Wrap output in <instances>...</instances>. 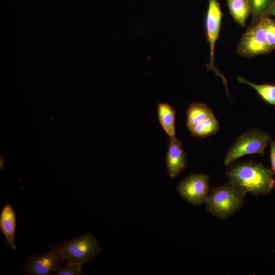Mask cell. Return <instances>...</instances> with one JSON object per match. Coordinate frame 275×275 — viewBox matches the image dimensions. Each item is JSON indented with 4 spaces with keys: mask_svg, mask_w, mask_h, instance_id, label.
<instances>
[{
    "mask_svg": "<svg viewBox=\"0 0 275 275\" xmlns=\"http://www.w3.org/2000/svg\"><path fill=\"white\" fill-rule=\"evenodd\" d=\"M226 174L229 182L254 196L268 194L275 188L273 171L255 161L235 163Z\"/></svg>",
    "mask_w": 275,
    "mask_h": 275,
    "instance_id": "1",
    "label": "cell"
},
{
    "mask_svg": "<svg viewBox=\"0 0 275 275\" xmlns=\"http://www.w3.org/2000/svg\"><path fill=\"white\" fill-rule=\"evenodd\" d=\"M247 193L228 182L213 188L206 201L207 210L217 218L225 220L243 206Z\"/></svg>",
    "mask_w": 275,
    "mask_h": 275,
    "instance_id": "2",
    "label": "cell"
},
{
    "mask_svg": "<svg viewBox=\"0 0 275 275\" xmlns=\"http://www.w3.org/2000/svg\"><path fill=\"white\" fill-rule=\"evenodd\" d=\"M49 247L59 250L64 261L82 264L91 261L101 251L97 239L90 233Z\"/></svg>",
    "mask_w": 275,
    "mask_h": 275,
    "instance_id": "3",
    "label": "cell"
},
{
    "mask_svg": "<svg viewBox=\"0 0 275 275\" xmlns=\"http://www.w3.org/2000/svg\"><path fill=\"white\" fill-rule=\"evenodd\" d=\"M271 141L270 134L260 129H248L237 138L229 149L224 164L229 167L238 158L245 155L258 154L263 156L265 149Z\"/></svg>",
    "mask_w": 275,
    "mask_h": 275,
    "instance_id": "4",
    "label": "cell"
},
{
    "mask_svg": "<svg viewBox=\"0 0 275 275\" xmlns=\"http://www.w3.org/2000/svg\"><path fill=\"white\" fill-rule=\"evenodd\" d=\"M186 113V126L193 136L204 138L219 130V123L212 109L206 104L193 102L188 107Z\"/></svg>",
    "mask_w": 275,
    "mask_h": 275,
    "instance_id": "5",
    "label": "cell"
},
{
    "mask_svg": "<svg viewBox=\"0 0 275 275\" xmlns=\"http://www.w3.org/2000/svg\"><path fill=\"white\" fill-rule=\"evenodd\" d=\"M208 8L205 17V28L207 40L210 47V62L208 64H206V71L212 70L217 76L221 78L227 94L229 96L227 81L224 75L214 65L215 46L216 40L219 38L223 13L217 0H208Z\"/></svg>",
    "mask_w": 275,
    "mask_h": 275,
    "instance_id": "6",
    "label": "cell"
},
{
    "mask_svg": "<svg viewBox=\"0 0 275 275\" xmlns=\"http://www.w3.org/2000/svg\"><path fill=\"white\" fill-rule=\"evenodd\" d=\"M236 51L239 56L244 58H253L271 52L267 46L265 31L261 19L250 24L243 34Z\"/></svg>",
    "mask_w": 275,
    "mask_h": 275,
    "instance_id": "7",
    "label": "cell"
},
{
    "mask_svg": "<svg viewBox=\"0 0 275 275\" xmlns=\"http://www.w3.org/2000/svg\"><path fill=\"white\" fill-rule=\"evenodd\" d=\"M210 176L207 174L193 173L180 181L176 188L181 197L196 206L206 203L208 195Z\"/></svg>",
    "mask_w": 275,
    "mask_h": 275,
    "instance_id": "8",
    "label": "cell"
},
{
    "mask_svg": "<svg viewBox=\"0 0 275 275\" xmlns=\"http://www.w3.org/2000/svg\"><path fill=\"white\" fill-rule=\"evenodd\" d=\"M63 261L64 259L60 252L50 248L47 252L27 257L21 265V269L23 272L29 275L54 274Z\"/></svg>",
    "mask_w": 275,
    "mask_h": 275,
    "instance_id": "9",
    "label": "cell"
},
{
    "mask_svg": "<svg viewBox=\"0 0 275 275\" xmlns=\"http://www.w3.org/2000/svg\"><path fill=\"white\" fill-rule=\"evenodd\" d=\"M166 164L170 178H175L178 176L187 166L186 155L182 143L175 136L170 137Z\"/></svg>",
    "mask_w": 275,
    "mask_h": 275,
    "instance_id": "10",
    "label": "cell"
},
{
    "mask_svg": "<svg viewBox=\"0 0 275 275\" xmlns=\"http://www.w3.org/2000/svg\"><path fill=\"white\" fill-rule=\"evenodd\" d=\"M16 228V214L11 204H6L0 214V229L6 238V242L13 249H16L14 234Z\"/></svg>",
    "mask_w": 275,
    "mask_h": 275,
    "instance_id": "11",
    "label": "cell"
},
{
    "mask_svg": "<svg viewBox=\"0 0 275 275\" xmlns=\"http://www.w3.org/2000/svg\"><path fill=\"white\" fill-rule=\"evenodd\" d=\"M230 13L234 20L242 27L246 25L248 18L252 13L248 0H226Z\"/></svg>",
    "mask_w": 275,
    "mask_h": 275,
    "instance_id": "12",
    "label": "cell"
},
{
    "mask_svg": "<svg viewBox=\"0 0 275 275\" xmlns=\"http://www.w3.org/2000/svg\"><path fill=\"white\" fill-rule=\"evenodd\" d=\"M157 113L159 123L170 136H175V111L169 104L161 102L158 104Z\"/></svg>",
    "mask_w": 275,
    "mask_h": 275,
    "instance_id": "13",
    "label": "cell"
},
{
    "mask_svg": "<svg viewBox=\"0 0 275 275\" xmlns=\"http://www.w3.org/2000/svg\"><path fill=\"white\" fill-rule=\"evenodd\" d=\"M237 81L252 87L264 101L275 106V85L256 84L241 76L237 77Z\"/></svg>",
    "mask_w": 275,
    "mask_h": 275,
    "instance_id": "14",
    "label": "cell"
},
{
    "mask_svg": "<svg viewBox=\"0 0 275 275\" xmlns=\"http://www.w3.org/2000/svg\"><path fill=\"white\" fill-rule=\"evenodd\" d=\"M252 10L250 24L258 22L275 4V0H248Z\"/></svg>",
    "mask_w": 275,
    "mask_h": 275,
    "instance_id": "15",
    "label": "cell"
},
{
    "mask_svg": "<svg viewBox=\"0 0 275 275\" xmlns=\"http://www.w3.org/2000/svg\"><path fill=\"white\" fill-rule=\"evenodd\" d=\"M261 19L265 31L267 46L271 52L275 49V19L269 15H264Z\"/></svg>",
    "mask_w": 275,
    "mask_h": 275,
    "instance_id": "16",
    "label": "cell"
},
{
    "mask_svg": "<svg viewBox=\"0 0 275 275\" xmlns=\"http://www.w3.org/2000/svg\"><path fill=\"white\" fill-rule=\"evenodd\" d=\"M82 264L70 263L63 267H60L55 272L56 275H81L83 274Z\"/></svg>",
    "mask_w": 275,
    "mask_h": 275,
    "instance_id": "17",
    "label": "cell"
},
{
    "mask_svg": "<svg viewBox=\"0 0 275 275\" xmlns=\"http://www.w3.org/2000/svg\"><path fill=\"white\" fill-rule=\"evenodd\" d=\"M270 151L271 170L275 175V141L271 142L270 145Z\"/></svg>",
    "mask_w": 275,
    "mask_h": 275,
    "instance_id": "18",
    "label": "cell"
},
{
    "mask_svg": "<svg viewBox=\"0 0 275 275\" xmlns=\"http://www.w3.org/2000/svg\"><path fill=\"white\" fill-rule=\"evenodd\" d=\"M265 15L273 16L275 17V4L268 11Z\"/></svg>",
    "mask_w": 275,
    "mask_h": 275,
    "instance_id": "19",
    "label": "cell"
},
{
    "mask_svg": "<svg viewBox=\"0 0 275 275\" xmlns=\"http://www.w3.org/2000/svg\"><path fill=\"white\" fill-rule=\"evenodd\" d=\"M5 166V160L3 156H1V160H0V170L2 171Z\"/></svg>",
    "mask_w": 275,
    "mask_h": 275,
    "instance_id": "20",
    "label": "cell"
}]
</instances>
